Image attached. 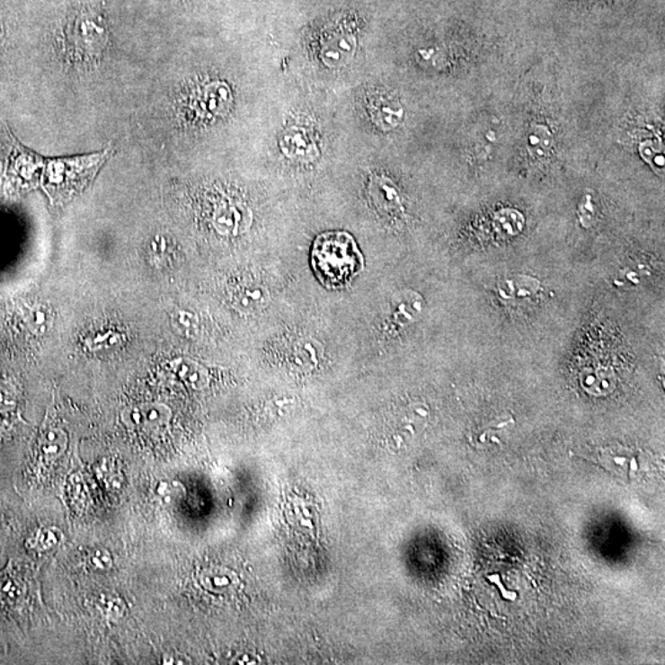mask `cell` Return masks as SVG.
<instances>
[{
	"label": "cell",
	"mask_w": 665,
	"mask_h": 665,
	"mask_svg": "<svg viewBox=\"0 0 665 665\" xmlns=\"http://www.w3.org/2000/svg\"><path fill=\"white\" fill-rule=\"evenodd\" d=\"M490 581H492V583H495V584L498 585L499 590H501V595H503V597L505 598H509V600H514V598H517V594H515V593H509L508 590H504L503 585H501V581H499L498 575H491Z\"/></svg>",
	"instance_id": "9c48e42d"
},
{
	"label": "cell",
	"mask_w": 665,
	"mask_h": 665,
	"mask_svg": "<svg viewBox=\"0 0 665 665\" xmlns=\"http://www.w3.org/2000/svg\"><path fill=\"white\" fill-rule=\"evenodd\" d=\"M312 266L322 284L341 288L364 268V259L347 232H328L315 239Z\"/></svg>",
	"instance_id": "6da1fadb"
},
{
	"label": "cell",
	"mask_w": 665,
	"mask_h": 665,
	"mask_svg": "<svg viewBox=\"0 0 665 665\" xmlns=\"http://www.w3.org/2000/svg\"><path fill=\"white\" fill-rule=\"evenodd\" d=\"M106 158L108 153L102 152L85 157L56 159L49 162L46 173V188L53 196V200L65 201L84 191Z\"/></svg>",
	"instance_id": "7a4b0ae2"
},
{
	"label": "cell",
	"mask_w": 665,
	"mask_h": 665,
	"mask_svg": "<svg viewBox=\"0 0 665 665\" xmlns=\"http://www.w3.org/2000/svg\"><path fill=\"white\" fill-rule=\"evenodd\" d=\"M89 563L96 570H106V568L111 567V557L106 551H98L96 554H92Z\"/></svg>",
	"instance_id": "ba28073f"
},
{
	"label": "cell",
	"mask_w": 665,
	"mask_h": 665,
	"mask_svg": "<svg viewBox=\"0 0 665 665\" xmlns=\"http://www.w3.org/2000/svg\"><path fill=\"white\" fill-rule=\"evenodd\" d=\"M371 112L374 114L375 121L378 122L377 125L386 129L395 128L403 119V109L399 102L386 95H378L372 99Z\"/></svg>",
	"instance_id": "3957f363"
},
{
	"label": "cell",
	"mask_w": 665,
	"mask_h": 665,
	"mask_svg": "<svg viewBox=\"0 0 665 665\" xmlns=\"http://www.w3.org/2000/svg\"><path fill=\"white\" fill-rule=\"evenodd\" d=\"M168 413L165 408L157 404H145L141 407L132 409L129 413V423L135 427L149 428L155 430V428L162 427L165 423Z\"/></svg>",
	"instance_id": "277c9868"
},
{
	"label": "cell",
	"mask_w": 665,
	"mask_h": 665,
	"mask_svg": "<svg viewBox=\"0 0 665 665\" xmlns=\"http://www.w3.org/2000/svg\"><path fill=\"white\" fill-rule=\"evenodd\" d=\"M59 541V531L56 528H42L33 537L32 547L38 551H46L58 546Z\"/></svg>",
	"instance_id": "52a82bcc"
},
{
	"label": "cell",
	"mask_w": 665,
	"mask_h": 665,
	"mask_svg": "<svg viewBox=\"0 0 665 665\" xmlns=\"http://www.w3.org/2000/svg\"><path fill=\"white\" fill-rule=\"evenodd\" d=\"M9 429L6 427V424H4V421H0V445H2V442L5 440L6 437H8Z\"/></svg>",
	"instance_id": "30bf717a"
},
{
	"label": "cell",
	"mask_w": 665,
	"mask_h": 665,
	"mask_svg": "<svg viewBox=\"0 0 665 665\" xmlns=\"http://www.w3.org/2000/svg\"><path fill=\"white\" fill-rule=\"evenodd\" d=\"M24 587L16 578L9 573L3 575L0 580V600L6 607H16L24 598Z\"/></svg>",
	"instance_id": "5b68a950"
},
{
	"label": "cell",
	"mask_w": 665,
	"mask_h": 665,
	"mask_svg": "<svg viewBox=\"0 0 665 665\" xmlns=\"http://www.w3.org/2000/svg\"><path fill=\"white\" fill-rule=\"evenodd\" d=\"M25 322L26 325L33 334H43L48 329L49 321H51V315L48 311L45 306H33L26 309L25 312Z\"/></svg>",
	"instance_id": "8992f818"
}]
</instances>
